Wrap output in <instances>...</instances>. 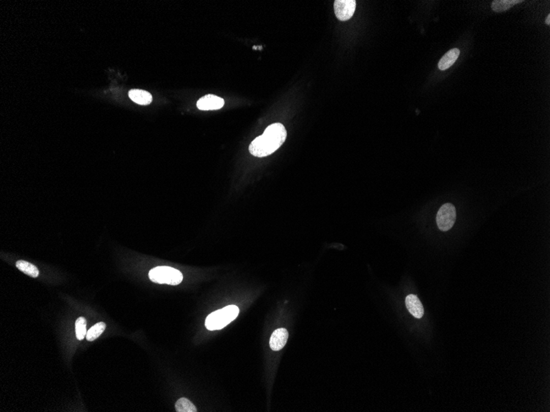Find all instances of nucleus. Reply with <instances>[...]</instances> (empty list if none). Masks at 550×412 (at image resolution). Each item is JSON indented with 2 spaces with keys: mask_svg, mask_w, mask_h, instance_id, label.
I'll list each match as a JSON object with an SVG mask.
<instances>
[{
  "mask_svg": "<svg viewBox=\"0 0 550 412\" xmlns=\"http://www.w3.org/2000/svg\"><path fill=\"white\" fill-rule=\"evenodd\" d=\"M224 106V100L215 95H206L200 98L197 102L198 108L201 111H214L219 110Z\"/></svg>",
  "mask_w": 550,
  "mask_h": 412,
  "instance_id": "nucleus-6",
  "label": "nucleus"
},
{
  "mask_svg": "<svg viewBox=\"0 0 550 412\" xmlns=\"http://www.w3.org/2000/svg\"><path fill=\"white\" fill-rule=\"evenodd\" d=\"M87 321L86 319L80 317L76 320L75 323V331L76 337L79 341H82L84 339V337H86L87 332Z\"/></svg>",
  "mask_w": 550,
  "mask_h": 412,
  "instance_id": "nucleus-15",
  "label": "nucleus"
},
{
  "mask_svg": "<svg viewBox=\"0 0 550 412\" xmlns=\"http://www.w3.org/2000/svg\"><path fill=\"white\" fill-rule=\"evenodd\" d=\"M129 98L131 99L132 101H134L135 103L143 105V106L149 105L153 101V96H152L151 94L144 90H138V89L131 90L129 92Z\"/></svg>",
  "mask_w": 550,
  "mask_h": 412,
  "instance_id": "nucleus-9",
  "label": "nucleus"
},
{
  "mask_svg": "<svg viewBox=\"0 0 550 412\" xmlns=\"http://www.w3.org/2000/svg\"><path fill=\"white\" fill-rule=\"evenodd\" d=\"M335 13L338 20L345 22L350 19L356 9L355 0H336L334 3Z\"/></svg>",
  "mask_w": 550,
  "mask_h": 412,
  "instance_id": "nucleus-5",
  "label": "nucleus"
},
{
  "mask_svg": "<svg viewBox=\"0 0 550 412\" xmlns=\"http://www.w3.org/2000/svg\"><path fill=\"white\" fill-rule=\"evenodd\" d=\"M456 219V207L451 204H444L437 214V226L442 232H447L454 226Z\"/></svg>",
  "mask_w": 550,
  "mask_h": 412,
  "instance_id": "nucleus-4",
  "label": "nucleus"
},
{
  "mask_svg": "<svg viewBox=\"0 0 550 412\" xmlns=\"http://www.w3.org/2000/svg\"><path fill=\"white\" fill-rule=\"evenodd\" d=\"M287 131L282 123H273L266 128L262 135L253 140L249 147L250 153L264 157L277 151L285 141Z\"/></svg>",
  "mask_w": 550,
  "mask_h": 412,
  "instance_id": "nucleus-1",
  "label": "nucleus"
},
{
  "mask_svg": "<svg viewBox=\"0 0 550 412\" xmlns=\"http://www.w3.org/2000/svg\"><path fill=\"white\" fill-rule=\"evenodd\" d=\"M405 304L409 313L416 319L424 316V309L420 299L415 294H409L405 299Z\"/></svg>",
  "mask_w": 550,
  "mask_h": 412,
  "instance_id": "nucleus-8",
  "label": "nucleus"
},
{
  "mask_svg": "<svg viewBox=\"0 0 550 412\" xmlns=\"http://www.w3.org/2000/svg\"><path fill=\"white\" fill-rule=\"evenodd\" d=\"M520 3H522L521 0H494L492 1V8L496 13H502Z\"/></svg>",
  "mask_w": 550,
  "mask_h": 412,
  "instance_id": "nucleus-11",
  "label": "nucleus"
},
{
  "mask_svg": "<svg viewBox=\"0 0 550 412\" xmlns=\"http://www.w3.org/2000/svg\"><path fill=\"white\" fill-rule=\"evenodd\" d=\"M288 332L285 328H278L275 330L271 335L270 340V347L273 351L278 352L283 349L288 342Z\"/></svg>",
  "mask_w": 550,
  "mask_h": 412,
  "instance_id": "nucleus-7",
  "label": "nucleus"
},
{
  "mask_svg": "<svg viewBox=\"0 0 550 412\" xmlns=\"http://www.w3.org/2000/svg\"><path fill=\"white\" fill-rule=\"evenodd\" d=\"M176 410L177 412H196L197 409L189 400L182 397L176 403Z\"/></svg>",
  "mask_w": 550,
  "mask_h": 412,
  "instance_id": "nucleus-14",
  "label": "nucleus"
},
{
  "mask_svg": "<svg viewBox=\"0 0 550 412\" xmlns=\"http://www.w3.org/2000/svg\"><path fill=\"white\" fill-rule=\"evenodd\" d=\"M149 276L152 282L171 286L179 285L183 280V275L181 271L167 266L154 267L149 271Z\"/></svg>",
  "mask_w": 550,
  "mask_h": 412,
  "instance_id": "nucleus-3",
  "label": "nucleus"
},
{
  "mask_svg": "<svg viewBox=\"0 0 550 412\" xmlns=\"http://www.w3.org/2000/svg\"><path fill=\"white\" fill-rule=\"evenodd\" d=\"M238 314V306L228 305L210 314L205 320V326L210 331L222 329L237 319Z\"/></svg>",
  "mask_w": 550,
  "mask_h": 412,
  "instance_id": "nucleus-2",
  "label": "nucleus"
},
{
  "mask_svg": "<svg viewBox=\"0 0 550 412\" xmlns=\"http://www.w3.org/2000/svg\"><path fill=\"white\" fill-rule=\"evenodd\" d=\"M545 23H546L547 25H550V15H548L546 21H545Z\"/></svg>",
  "mask_w": 550,
  "mask_h": 412,
  "instance_id": "nucleus-16",
  "label": "nucleus"
},
{
  "mask_svg": "<svg viewBox=\"0 0 550 412\" xmlns=\"http://www.w3.org/2000/svg\"><path fill=\"white\" fill-rule=\"evenodd\" d=\"M459 49H452L451 51H448L441 59H440L439 63H438V68L440 70H447V68L452 67L454 64L455 62L457 60V59L459 56Z\"/></svg>",
  "mask_w": 550,
  "mask_h": 412,
  "instance_id": "nucleus-10",
  "label": "nucleus"
},
{
  "mask_svg": "<svg viewBox=\"0 0 550 412\" xmlns=\"http://www.w3.org/2000/svg\"><path fill=\"white\" fill-rule=\"evenodd\" d=\"M16 266L18 267L21 271H23L24 273L27 274L28 276L33 277V278H36L39 276V271L36 268V266H34L33 264L28 263V262L24 261V260H19L17 262Z\"/></svg>",
  "mask_w": 550,
  "mask_h": 412,
  "instance_id": "nucleus-12",
  "label": "nucleus"
},
{
  "mask_svg": "<svg viewBox=\"0 0 550 412\" xmlns=\"http://www.w3.org/2000/svg\"><path fill=\"white\" fill-rule=\"evenodd\" d=\"M106 329V324L103 322L98 323L94 325L93 327H92L88 331L86 335V338L89 342H92L96 338H98L104 331Z\"/></svg>",
  "mask_w": 550,
  "mask_h": 412,
  "instance_id": "nucleus-13",
  "label": "nucleus"
}]
</instances>
